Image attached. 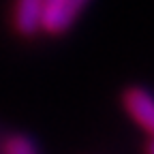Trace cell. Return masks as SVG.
I'll return each instance as SVG.
<instances>
[{
    "label": "cell",
    "instance_id": "obj_6",
    "mask_svg": "<svg viewBox=\"0 0 154 154\" xmlns=\"http://www.w3.org/2000/svg\"><path fill=\"white\" fill-rule=\"evenodd\" d=\"M146 152H148V154H154V137L148 141V146H146Z\"/></svg>",
    "mask_w": 154,
    "mask_h": 154
},
{
    "label": "cell",
    "instance_id": "obj_3",
    "mask_svg": "<svg viewBox=\"0 0 154 154\" xmlns=\"http://www.w3.org/2000/svg\"><path fill=\"white\" fill-rule=\"evenodd\" d=\"M73 24V19L69 15V5L66 0H43V22L41 30L60 34Z\"/></svg>",
    "mask_w": 154,
    "mask_h": 154
},
{
    "label": "cell",
    "instance_id": "obj_4",
    "mask_svg": "<svg viewBox=\"0 0 154 154\" xmlns=\"http://www.w3.org/2000/svg\"><path fill=\"white\" fill-rule=\"evenodd\" d=\"M5 154H36V148L24 135H13L5 141Z\"/></svg>",
    "mask_w": 154,
    "mask_h": 154
},
{
    "label": "cell",
    "instance_id": "obj_5",
    "mask_svg": "<svg viewBox=\"0 0 154 154\" xmlns=\"http://www.w3.org/2000/svg\"><path fill=\"white\" fill-rule=\"evenodd\" d=\"M66 5H69V15H71V19L75 22L77 15L82 13V9L88 5V0H66Z\"/></svg>",
    "mask_w": 154,
    "mask_h": 154
},
{
    "label": "cell",
    "instance_id": "obj_1",
    "mask_svg": "<svg viewBox=\"0 0 154 154\" xmlns=\"http://www.w3.org/2000/svg\"><path fill=\"white\" fill-rule=\"evenodd\" d=\"M122 103L131 118L154 137V96L146 88L133 86L124 92Z\"/></svg>",
    "mask_w": 154,
    "mask_h": 154
},
{
    "label": "cell",
    "instance_id": "obj_2",
    "mask_svg": "<svg viewBox=\"0 0 154 154\" xmlns=\"http://www.w3.org/2000/svg\"><path fill=\"white\" fill-rule=\"evenodd\" d=\"M15 30L24 36H32L41 30L43 0H17L15 5Z\"/></svg>",
    "mask_w": 154,
    "mask_h": 154
}]
</instances>
